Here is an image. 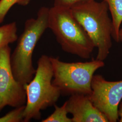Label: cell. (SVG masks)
<instances>
[{
    "instance_id": "1",
    "label": "cell",
    "mask_w": 122,
    "mask_h": 122,
    "mask_svg": "<svg viewBox=\"0 0 122 122\" xmlns=\"http://www.w3.org/2000/svg\"><path fill=\"white\" fill-rule=\"evenodd\" d=\"M49 10V8L41 7L37 17L26 20L24 30L11 53L10 63L14 77L24 86L30 82L35 75L33 54L37 43L48 29Z\"/></svg>"
},
{
    "instance_id": "2",
    "label": "cell",
    "mask_w": 122,
    "mask_h": 122,
    "mask_svg": "<svg viewBox=\"0 0 122 122\" xmlns=\"http://www.w3.org/2000/svg\"><path fill=\"white\" fill-rule=\"evenodd\" d=\"M48 29L65 52L89 59L95 45L70 8L53 5L49 8Z\"/></svg>"
},
{
    "instance_id": "3",
    "label": "cell",
    "mask_w": 122,
    "mask_h": 122,
    "mask_svg": "<svg viewBox=\"0 0 122 122\" xmlns=\"http://www.w3.org/2000/svg\"><path fill=\"white\" fill-rule=\"evenodd\" d=\"M74 17L86 31L97 49L96 59L104 61L112 47L113 24L105 0H95L71 8Z\"/></svg>"
},
{
    "instance_id": "4",
    "label": "cell",
    "mask_w": 122,
    "mask_h": 122,
    "mask_svg": "<svg viewBox=\"0 0 122 122\" xmlns=\"http://www.w3.org/2000/svg\"><path fill=\"white\" fill-rule=\"evenodd\" d=\"M53 72L50 57L42 55L37 62L34 76L24 85L26 102L24 122L39 120L41 111L54 106L61 95L60 90L52 83Z\"/></svg>"
},
{
    "instance_id": "5",
    "label": "cell",
    "mask_w": 122,
    "mask_h": 122,
    "mask_svg": "<svg viewBox=\"0 0 122 122\" xmlns=\"http://www.w3.org/2000/svg\"><path fill=\"white\" fill-rule=\"evenodd\" d=\"M53 72L52 83L61 95L76 94L90 95L92 82L96 71L105 66L103 61L92 59L86 62H65L59 57H50Z\"/></svg>"
},
{
    "instance_id": "6",
    "label": "cell",
    "mask_w": 122,
    "mask_h": 122,
    "mask_svg": "<svg viewBox=\"0 0 122 122\" xmlns=\"http://www.w3.org/2000/svg\"><path fill=\"white\" fill-rule=\"evenodd\" d=\"M92 88L89 96L93 104L109 122H117L118 106L122 100V80L108 81L100 75H94Z\"/></svg>"
},
{
    "instance_id": "7",
    "label": "cell",
    "mask_w": 122,
    "mask_h": 122,
    "mask_svg": "<svg viewBox=\"0 0 122 122\" xmlns=\"http://www.w3.org/2000/svg\"><path fill=\"white\" fill-rule=\"evenodd\" d=\"M11 48L7 45L0 50V113L5 107L25 105L24 86L14 77L10 63Z\"/></svg>"
},
{
    "instance_id": "8",
    "label": "cell",
    "mask_w": 122,
    "mask_h": 122,
    "mask_svg": "<svg viewBox=\"0 0 122 122\" xmlns=\"http://www.w3.org/2000/svg\"><path fill=\"white\" fill-rule=\"evenodd\" d=\"M72 122H109L108 118L92 103L89 95L76 94L66 101Z\"/></svg>"
},
{
    "instance_id": "9",
    "label": "cell",
    "mask_w": 122,
    "mask_h": 122,
    "mask_svg": "<svg viewBox=\"0 0 122 122\" xmlns=\"http://www.w3.org/2000/svg\"><path fill=\"white\" fill-rule=\"evenodd\" d=\"M108 5L113 24V39L118 43V35L122 23V0H105Z\"/></svg>"
},
{
    "instance_id": "10",
    "label": "cell",
    "mask_w": 122,
    "mask_h": 122,
    "mask_svg": "<svg viewBox=\"0 0 122 122\" xmlns=\"http://www.w3.org/2000/svg\"><path fill=\"white\" fill-rule=\"evenodd\" d=\"M17 27L12 22L0 26V50L17 40Z\"/></svg>"
},
{
    "instance_id": "11",
    "label": "cell",
    "mask_w": 122,
    "mask_h": 122,
    "mask_svg": "<svg viewBox=\"0 0 122 122\" xmlns=\"http://www.w3.org/2000/svg\"><path fill=\"white\" fill-rule=\"evenodd\" d=\"M55 110L54 112L47 118L43 119L42 122H72L71 118L67 116L68 113L66 104L65 102L60 107L54 105Z\"/></svg>"
},
{
    "instance_id": "12",
    "label": "cell",
    "mask_w": 122,
    "mask_h": 122,
    "mask_svg": "<svg viewBox=\"0 0 122 122\" xmlns=\"http://www.w3.org/2000/svg\"><path fill=\"white\" fill-rule=\"evenodd\" d=\"M31 0H0V24L4 21L5 18L13 5L17 4L26 6Z\"/></svg>"
},
{
    "instance_id": "13",
    "label": "cell",
    "mask_w": 122,
    "mask_h": 122,
    "mask_svg": "<svg viewBox=\"0 0 122 122\" xmlns=\"http://www.w3.org/2000/svg\"><path fill=\"white\" fill-rule=\"evenodd\" d=\"M25 105L15 108L3 116L0 117V122H24V113Z\"/></svg>"
},
{
    "instance_id": "14",
    "label": "cell",
    "mask_w": 122,
    "mask_h": 122,
    "mask_svg": "<svg viewBox=\"0 0 122 122\" xmlns=\"http://www.w3.org/2000/svg\"><path fill=\"white\" fill-rule=\"evenodd\" d=\"M94 0H54V5L68 8H71L75 6L83 4Z\"/></svg>"
},
{
    "instance_id": "15",
    "label": "cell",
    "mask_w": 122,
    "mask_h": 122,
    "mask_svg": "<svg viewBox=\"0 0 122 122\" xmlns=\"http://www.w3.org/2000/svg\"><path fill=\"white\" fill-rule=\"evenodd\" d=\"M118 115L119 122H122V100L118 106Z\"/></svg>"
},
{
    "instance_id": "16",
    "label": "cell",
    "mask_w": 122,
    "mask_h": 122,
    "mask_svg": "<svg viewBox=\"0 0 122 122\" xmlns=\"http://www.w3.org/2000/svg\"><path fill=\"white\" fill-rule=\"evenodd\" d=\"M118 40L119 42H122V28H120L119 35H118Z\"/></svg>"
}]
</instances>
